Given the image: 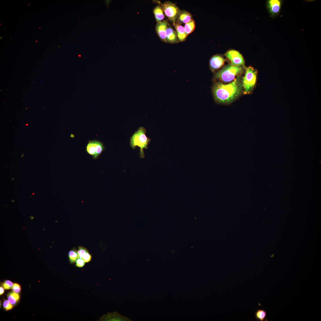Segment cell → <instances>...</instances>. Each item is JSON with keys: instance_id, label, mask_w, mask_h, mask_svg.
<instances>
[{"instance_id": "1", "label": "cell", "mask_w": 321, "mask_h": 321, "mask_svg": "<svg viewBox=\"0 0 321 321\" xmlns=\"http://www.w3.org/2000/svg\"><path fill=\"white\" fill-rule=\"evenodd\" d=\"M242 78L237 76L234 81L227 84L220 81L213 85L212 92L215 102L221 105H229L241 94L243 91Z\"/></svg>"}, {"instance_id": "2", "label": "cell", "mask_w": 321, "mask_h": 321, "mask_svg": "<svg viewBox=\"0 0 321 321\" xmlns=\"http://www.w3.org/2000/svg\"><path fill=\"white\" fill-rule=\"evenodd\" d=\"M146 129L143 127H141L133 133L130 138V147L134 150L137 146L140 148L139 155L140 157L143 158L145 155L143 150H147L148 145L151 140L147 137L146 135Z\"/></svg>"}, {"instance_id": "3", "label": "cell", "mask_w": 321, "mask_h": 321, "mask_svg": "<svg viewBox=\"0 0 321 321\" xmlns=\"http://www.w3.org/2000/svg\"><path fill=\"white\" fill-rule=\"evenodd\" d=\"M243 70V66L228 65L216 73L214 78L224 83L229 82L233 81L237 75H239L242 73Z\"/></svg>"}, {"instance_id": "4", "label": "cell", "mask_w": 321, "mask_h": 321, "mask_svg": "<svg viewBox=\"0 0 321 321\" xmlns=\"http://www.w3.org/2000/svg\"><path fill=\"white\" fill-rule=\"evenodd\" d=\"M257 78V70L251 67L246 68L244 76L242 78L244 94H249L252 91L256 85Z\"/></svg>"}, {"instance_id": "5", "label": "cell", "mask_w": 321, "mask_h": 321, "mask_svg": "<svg viewBox=\"0 0 321 321\" xmlns=\"http://www.w3.org/2000/svg\"><path fill=\"white\" fill-rule=\"evenodd\" d=\"M161 7L168 20L173 24L175 23L181 11L177 5L171 1H167L162 4Z\"/></svg>"}, {"instance_id": "6", "label": "cell", "mask_w": 321, "mask_h": 321, "mask_svg": "<svg viewBox=\"0 0 321 321\" xmlns=\"http://www.w3.org/2000/svg\"><path fill=\"white\" fill-rule=\"evenodd\" d=\"M103 144L97 140L89 141L86 147L87 153L92 156L94 159H97L104 150Z\"/></svg>"}, {"instance_id": "7", "label": "cell", "mask_w": 321, "mask_h": 321, "mask_svg": "<svg viewBox=\"0 0 321 321\" xmlns=\"http://www.w3.org/2000/svg\"><path fill=\"white\" fill-rule=\"evenodd\" d=\"M231 62V64L236 66H243L244 64L243 58L242 55L238 51L230 50L227 51L224 54Z\"/></svg>"}, {"instance_id": "8", "label": "cell", "mask_w": 321, "mask_h": 321, "mask_svg": "<svg viewBox=\"0 0 321 321\" xmlns=\"http://www.w3.org/2000/svg\"><path fill=\"white\" fill-rule=\"evenodd\" d=\"M282 1L280 0H269L267 4L270 16L274 18L278 15L280 12L282 4Z\"/></svg>"}, {"instance_id": "9", "label": "cell", "mask_w": 321, "mask_h": 321, "mask_svg": "<svg viewBox=\"0 0 321 321\" xmlns=\"http://www.w3.org/2000/svg\"><path fill=\"white\" fill-rule=\"evenodd\" d=\"M168 21L166 20H163L159 23H157L155 30L159 37L162 41L166 42V30L169 25Z\"/></svg>"}, {"instance_id": "10", "label": "cell", "mask_w": 321, "mask_h": 321, "mask_svg": "<svg viewBox=\"0 0 321 321\" xmlns=\"http://www.w3.org/2000/svg\"><path fill=\"white\" fill-rule=\"evenodd\" d=\"M225 60L221 56L216 55L213 56L210 61V70L214 72L220 68L224 64Z\"/></svg>"}, {"instance_id": "11", "label": "cell", "mask_w": 321, "mask_h": 321, "mask_svg": "<svg viewBox=\"0 0 321 321\" xmlns=\"http://www.w3.org/2000/svg\"><path fill=\"white\" fill-rule=\"evenodd\" d=\"M166 32V43L174 44L179 42L176 32L170 25L167 27Z\"/></svg>"}, {"instance_id": "12", "label": "cell", "mask_w": 321, "mask_h": 321, "mask_svg": "<svg viewBox=\"0 0 321 321\" xmlns=\"http://www.w3.org/2000/svg\"><path fill=\"white\" fill-rule=\"evenodd\" d=\"M179 41L182 42L185 40L188 35L186 34L184 27L181 24L176 23L173 24Z\"/></svg>"}, {"instance_id": "13", "label": "cell", "mask_w": 321, "mask_h": 321, "mask_svg": "<svg viewBox=\"0 0 321 321\" xmlns=\"http://www.w3.org/2000/svg\"><path fill=\"white\" fill-rule=\"evenodd\" d=\"M192 19V15L189 13L185 10L181 11L176 23L181 24L182 23L186 24Z\"/></svg>"}, {"instance_id": "14", "label": "cell", "mask_w": 321, "mask_h": 321, "mask_svg": "<svg viewBox=\"0 0 321 321\" xmlns=\"http://www.w3.org/2000/svg\"><path fill=\"white\" fill-rule=\"evenodd\" d=\"M153 12L157 23L162 21L164 18V16L161 7L160 5L155 7L153 10Z\"/></svg>"}, {"instance_id": "15", "label": "cell", "mask_w": 321, "mask_h": 321, "mask_svg": "<svg viewBox=\"0 0 321 321\" xmlns=\"http://www.w3.org/2000/svg\"><path fill=\"white\" fill-rule=\"evenodd\" d=\"M106 320L112 321H130V319L125 317L117 313L108 314L106 315Z\"/></svg>"}, {"instance_id": "16", "label": "cell", "mask_w": 321, "mask_h": 321, "mask_svg": "<svg viewBox=\"0 0 321 321\" xmlns=\"http://www.w3.org/2000/svg\"><path fill=\"white\" fill-rule=\"evenodd\" d=\"M7 300L13 306L16 305L20 299V296L17 293L13 291L9 292L7 295Z\"/></svg>"}, {"instance_id": "17", "label": "cell", "mask_w": 321, "mask_h": 321, "mask_svg": "<svg viewBox=\"0 0 321 321\" xmlns=\"http://www.w3.org/2000/svg\"><path fill=\"white\" fill-rule=\"evenodd\" d=\"M267 312L263 309H258L254 313L256 319L260 321H263L265 319L267 316Z\"/></svg>"}, {"instance_id": "18", "label": "cell", "mask_w": 321, "mask_h": 321, "mask_svg": "<svg viewBox=\"0 0 321 321\" xmlns=\"http://www.w3.org/2000/svg\"><path fill=\"white\" fill-rule=\"evenodd\" d=\"M184 27L185 32L187 35L192 33L194 30L195 27L194 20L192 19L190 21L185 24Z\"/></svg>"}, {"instance_id": "19", "label": "cell", "mask_w": 321, "mask_h": 321, "mask_svg": "<svg viewBox=\"0 0 321 321\" xmlns=\"http://www.w3.org/2000/svg\"><path fill=\"white\" fill-rule=\"evenodd\" d=\"M68 256L70 262L74 263L78 258V251L75 248H72L69 251Z\"/></svg>"}, {"instance_id": "20", "label": "cell", "mask_w": 321, "mask_h": 321, "mask_svg": "<svg viewBox=\"0 0 321 321\" xmlns=\"http://www.w3.org/2000/svg\"><path fill=\"white\" fill-rule=\"evenodd\" d=\"M13 283L10 281L5 280L2 284V286L6 289H12Z\"/></svg>"}, {"instance_id": "21", "label": "cell", "mask_w": 321, "mask_h": 321, "mask_svg": "<svg viewBox=\"0 0 321 321\" xmlns=\"http://www.w3.org/2000/svg\"><path fill=\"white\" fill-rule=\"evenodd\" d=\"M78 258L82 259L84 255L86 252H88V251L86 248L82 246H78Z\"/></svg>"}, {"instance_id": "22", "label": "cell", "mask_w": 321, "mask_h": 321, "mask_svg": "<svg viewBox=\"0 0 321 321\" xmlns=\"http://www.w3.org/2000/svg\"><path fill=\"white\" fill-rule=\"evenodd\" d=\"M3 306L4 309L6 311H8L11 309L13 307V306L7 300H4L3 302Z\"/></svg>"}, {"instance_id": "23", "label": "cell", "mask_w": 321, "mask_h": 321, "mask_svg": "<svg viewBox=\"0 0 321 321\" xmlns=\"http://www.w3.org/2000/svg\"><path fill=\"white\" fill-rule=\"evenodd\" d=\"M12 291L17 293H19L21 291V287L18 284L13 283L12 288Z\"/></svg>"}, {"instance_id": "24", "label": "cell", "mask_w": 321, "mask_h": 321, "mask_svg": "<svg viewBox=\"0 0 321 321\" xmlns=\"http://www.w3.org/2000/svg\"><path fill=\"white\" fill-rule=\"evenodd\" d=\"M75 265L79 268L83 267L86 263L84 260L81 258H78L75 261Z\"/></svg>"}, {"instance_id": "25", "label": "cell", "mask_w": 321, "mask_h": 321, "mask_svg": "<svg viewBox=\"0 0 321 321\" xmlns=\"http://www.w3.org/2000/svg\"><path fill=\"white\" fill-rule=\"evenodd\" d=\"M91 258L92 256L88 252L85 254L82 258L86 263L89 262L91 260Z\"/></svg>"}, {"instance_id": "26", "label": "cell", "mask_w": 321, "mask_h": 321, "mask_svg": "<svg viewBox=\"0 0 321 321\" xmlns=\"http://www.w3.org/2000/svg\"><path fill=\"white\" fill-rule=\"evenodd\" d=\"M4 288L2 286L0 287V295H2L4 292Z\"/></svg>"}]
</instances>
